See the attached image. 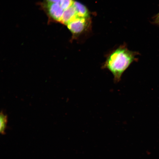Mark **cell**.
Returning a JSON list of instances; mask_svg holds the SVG:
<instances>
[{
    "label": "cell",
    "instance_id": "ba28073f",
    "mask_svg": "<svg viewBox=\"0 0 159 159\" xmlns=\"http://www.w3.org/2000/svg\"><path fill=\"white\" fill-rule=\"evenodd\" d=\"M154 22L159 25V13L158 14L154 17Z\"/></svg>",
    "mask_w": 159,
    "mask_h": 159
},
{
    "label": "cell",
    "instance_id": "6da1fadb",
    "mask_svg": "<svg viewBox=\"0 0 159 159\" xmlns=\"http://www.w3.org/2000/svg\"><path fill=\"white\" fill-rule=\"evenodd\" d=\"M137 52L129 50L122 45L112 51L108 56L103 67L109 70L116 82L120 81L122 74L135 59Z\"/></svg>",
    "mask_w": 159,
    "mask_h": 159
},
{
    "label": "cell",
    "instance_id": "9c48e42d",
    "mask_svg": "<svg viewBox=\"0 0 159 159\" xmlns=\"http://www.w3.org/2000/svg\"><path fill=\"white\" fill-rule=\"evenodd\" d=\"M45 2L50 3H59L61 0H44Z\"/></svg>",
    "mask_w": 159,
    "mask_h": 159
},
{
    "label": "cell",
    "instance_id": "52a82bcc",
    "mask_svg": "<svg viewBox=\"0 0 159 159\" xmlns=\"http://www.w3.org/2000/svg\"><path fill=\"white\" fill-rule=\"evenodd\" d=\"M74 2L73 0H61L59 4L61 8L64 10L73 5Z\"/></svg>",
    "mask_w": 159,
    "mask_h": 159
},
{
    "label": "cell",
    "instance_id": "5b68a950",
    "mask_svg": "<svg viewBox=\"0 0 159 159\" xmlns=\"http://www.w3.org/2000/svg\"><path fill=\"white\" fill-rule=\"evenodd\" d=\"M79 17L89 18V16L88 11L84 5L77 1H74L73 4Z\"/></svg>",
    "mask_w": 159,
    "mask_h": 159
},
{
    "label": "cell",
    "instance_id": "7a4b0ae2",
    "mask_svg": "<svg viewBox=\"0 0 159 159\" xmlns=\"http://www.w3.org/2000/svg\"><path fill=\"white\" fill-rule=\"evenodd\" d=\"M88 18L78 16L67 25L74 36L80 35L89 27L90 22Z\"/></svg>",
    "mask_w": 159,
    "mask_h": 159
},
{
    "label": "cell",
    "instance_id": "277c9868",
    "mask_svg": "<svg viewBox=\"0 0 159 159\" xmlns=\"http://www.w3.org/2000/svg\"><path fill=\"white\" fill-rule=\"evenodd\" d=\"M78 16L76 10L73 5L64 10L59 22L67 25L71 20Z\"/></svg>",
    "mask_w": 159,
    "mask_h": 159
},
{
    "label": "cell",
    "instance_id": "8992f818",
    "mask_svg": "<svg viewBox=\"0 0 159 159\" xmlns=\"http://www.w3.org/2000/svg\"><path fill=\"white\" fill-rule=\"evenodd\" d=\"M7 122V117L1 111L0 114V132L2 134H4Z\"/></svg>",
    "mask_w": 159,
    "mask_h": 159
},
{
    "label": "cell",
    "instance_id": "30bf717a",
    "mask_svg": "<svg viewBox=\"0 0 159 159\" xmlns=\"http://www.w3.org/2000/svg\"></svg>",
    "mask_w": 159,
    "mask_h": 159
},
{
    "label": "cell",
    "instance_id": "3957f363",
    "mask_svg": "<svg viewBox=\"0 0 159 159\" xmlns=\"http://www.w3.org/2000/svg\"><path fill=\"white\" fill-rule=\"evenodd\" d=\"M42 6L50 18L60 22L64 11L59 3L45 2L42 4Z\"/></svg>",
    "mask_w": 159,
    "mask_h": 159
}]
</instances>
